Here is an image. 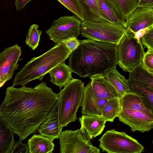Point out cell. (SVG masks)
<instances>
[{"label": "cell", "mask_w": 153, "mask_h": 153, "mask_svg": "<svg viewBox=\"0 0 153 153\" xmlns=\"http://www.w3.org/2000/svg\"><path fill=\"white\" fill-rule=\"evenodd\" d=\"M58 100V94L45 82L34 88L8 87L0 105V117L22 141L36 132Z\"/></svg>", "instance_id": "obj_1"}, {"label": "cell", "mask_w": 153, "mask_h": 153, "mask_svg": "<svg viewBox=\"0 0 153 153\" xmlns=\"http://www.w3.org/2000/svg\"><path fill=\"white\" fill-rule=\"evenodd\" d=\"M69 56L68 67L79 77L91 78L103 75L117 64V45L88 39Z\"/></svg>", "instance_id": "obj_2"}, {"label": "cell", "mask_w": 153, "mask_h": 153, "mask_svg": "<svg viewBox=\"0 0 153 153\" xmlns=\"http://www.w3.org/2000/svg\"><path fill=\"white\" fill-rule=\"evenodd\" d=\"M71 53L63 42L56 44L45 53L28 62L15 75L12 86H25L36 79L42 81L44 76L51 69L65 62Z\"/></svg>", "instance_id": "obj_3"}, {"label": "cell", "mask_w": 153, "mask_h": 153, "mask_svg": "<svg viewBox=\"0 0 153 153\" xmlns=\"http://www.w3.org/2000/svg\"><path fill=\"white\" fill-rule=\"evenodd\" d=\"M84 82L73 78L58 94V118L59 126H67L77 118L78 110L81 106L85 89Z\"/></svg>", "instance_id": "obj_4"}, {"label": "cell", "mask_w": 153, "mask_h": 153, "mask_svg": "<svg viewBox=\"0 0 153 153\" xmlns=\"http://www.w3.org/2000/svg\"><path fill=\"white\" fill-rule=\"evenodd\" d=\"M127 32L123 26L105 21L96 22L85 19L81 22L80 28V33L84 37L117 45Z\"/></svg>", "instance_id": "obj_5"}, {"label": "cell", "mask_w": 153, "mask_h": 153, "mask_svg": "<svg viewBox=\"0 0 153 153\" xmlns=\"http://www.w3.org/2000/svg\"><path fill=\"white\" fill-rule=\"evenodd\" d=\"M145 48L140 40L127 31L117 46V64L124 72H131L141 63Z\"/></svg>", "instance_id": "obj_6"}, {"label": "cell", "mask_w": 153, "mask_h": 153, "mask_svg": "<svg viewBox=\"0 0 153 153\" xmlns=\"http://www.w3.org/2000/svg\"><path fill=\"white\" fill-rule=\"evenodd\" d=\"M99 148L108 153H141L144 146L124 132L107 130L98 140Z\"/></svg>", "instance_id": "obj_7"}, {"label": "cell", "mask_w": 153, "mask_h": 153, "mask_svg": "<svg viewBox=\"0 0 153 153\" xmlns=\"http://www.w3.org/2000/svg\"><path fill=\"white\" fill-rule=\"evenodd\" d=\"M60 153H100V149L91 143L81 126L75 131L66 130L59 138Z\"/></svg>", "instance_id": "obj_8"}, {"label": "cell", "mask_w": 153, "mask_h": 153, "mask_svg": "<svg viewBox=\"0 0 153 153\" xmlns=\"http://www.w3.org/2000/svg\"><path fill=\"white\" fill-rule=\"evenodd\" d=\"M81 22L74 15L61 16L53 21L46 33L51 40L57 44L70 37L77 38L80 35Z\"/></svg>", "instance_id": "obj_9"}, {"label": "cell", "mask_w": 153, "mask_h": 153, "mask_svg": "<svg viewBox=\"0 0 153 153\" xmlns=\"http://www.w3.org/2000/svg\"><path fill=\"white\" fill-rule=\"evenodd\" d=\"M119 121L129 126L132 132H148L153 128V117L129 108H122L118 117Z\"/></svg>", "instance_id": "obj_10"}, {"label": "cell", "mask_w": 153, "mask_h": 153, "mask_svg": "<svg viewBox=\"0 0 153 153\" xmlns=\"http://www.w3.org/2000/svg\"><path fill=\"white\" fill-rule=\"evenodd\" d=\"M21 47L17 44L5 48L0 52V79L7 76L12 77L14 72L19 64L18 62L22 58Z\"/></svg>", "instance_id": "obj_11"}, {"label": "cell", "mask_w": 153, "mask_h": 153, "mask_svg": "<svg viewBox=\"0 0 153 153\" xmlns=\"http://www.w3.org/2000/svg\"><path fill=\"white\" fill-rule=\"evenodd\" d=\"M152 25L153 8L137 7L127 17L124 27L134 33Z\"/></svg>", "instance_id": "obj_12"}, {"label": "cell", "mask_w": 153, "mask_h": 153, "mask_svg": "<svg viewBox=\"0 0 153 153\" xmlns=\"http://www.w3.org/2000/svg\"><path fill=\"white\" fill-rule=\"evenodd\" d=\"M47 117L46 119L39 125L37 130L39 134L53 141L59 138L63 128L61 127L59 124L58 100Z\"/></svg>", "instance_id": "obj_13"}, {"label": "cell", "mask_w": 153, "mask_h": 153, "mask_svg": "<svg viewBox=\"0 0 153 153\" xmlns=\"http://www.w3.org/2000/svg\"><path fill=\"white\" fill-rule=\"evenodd\" d=\"M108 100L100 98L93 91L90 83L85 88L81 105L82 115L102 117L101 110Z\"/></svg>", "instance_id": "obj_14"}, {"label": "cell", "mask_w": 153, "mask_h": 153, "mask_svg": "<svg viewBox=\"0 0 153 153\" xmlns=\"http://www.w3.org/2000/svg\"><path fill=\"white\" fill-rule=\"evenodd\" d=\"M100 13L104 20L123 26L126 18L113 0H98Z\"/></svg>", "instance_id": "obj_15"}, {"label": "cell", "mask_w": 153, "mask_h": 153, "mask_svg": "<svg viewBox=\"0 0 153 153\" xmlns=\"http://www.w3.org/2000/svg\"><path fill=\"white\" fill-rule=\"evenodd\" d=\"M90 78L92 89L99 97L108 100L120 97L114 87L103 75L96 76Z\"/></svg>", "instance_id": "obj_16"}, {"label": "cell", "mask_w": 153, "mask_h": 153, "mask_svg": "<svg viewBox=\"0 0 153 153\" xmlns=\"http://www.w3.org/2000/svg\"><path fill=\"white\" fill-rule=\"evenodd\" d=\"M81 126L90 139L100 134L103 131L106 121L102 117L83 115L78 120Z\"/></svg>", "instance_id": "obj_17"}, {"label": "cell", "mask_w": 153, "mask_h": 153, "mask_svg": "<svg viewBox=\"0 0 153 153\" xmlns=\"http://www.w3.org/2000/svg\"><path fill=\"white\" fill-rule=\"evenodd\" d=\"M27 144L29 153H52L55 146L53 140L40 134H34Z\"/></svg>", "instance_id": "obj_18"}, {"label": "cell", "mask_w": 153, "mask_h": 153, "mask_svg": "<svg viewBox=\"0 0 153 153\" xmlns=\"http://www.w3.org/2000/svg\"><path fill=\"white\" fill-rule=\"evenodd\" d=\"M114 67L103 76L114 87L121 97L131 92L128 79L121 75Z\"/></svg>", "instance_id": "obj_19"}, {"label": "cell", "mask_w": 153, "mask_h": 153, "mask_svg": "<svg viewBox=\"0 0 153 153\" xmlns=\"http://www.w3.org/2000/svg\"><path fill=\"white\" fill-rule=\"evenodd\" d=\"M72 73L68 66L63 62L54 67L48 73L50 75L51 82L61 89L73 78Z\"/></svg>", "instance_id": "obj_20"}, {"label": "cell", "mask_w": 153, "mask_h": 153, "mask_svg": "<svg viewBox=\"0 0 153 153\" xmlns=\"http://www.w3.org/2000/svg\"><path fill=\"white\" fill-rule=\"evenodd\" d=\"M14 130L0 118V153H11L15 143Z\"/></svg>", "instance_id": "obj_21"}, {"label": "cell", "mask_w": 153, "mask_h": 153, "mask_svg": "<svg viewBox=\"0 0 153 153\" xmlns=\"http://www.w3.org/2000/svg\"><path fill=\"white\" fill-rule=\"evenodd\" d=\"M122 108H129L141 112L153 117V112L145 105L141 98L132 92L126 94L120 98Z\"/></svg>", "instance_id": "obj_22"}, {"label": "cell", "mask_w": 153, "mask_h": 153, "mask_svg": "<svg viewBox=\"0 0 153 153\" xmlns=\"http://www.w3.org/2000/svg\"><path fill=\"white\" fill-rule=\"evenodd\" d=\"M128 80L131 92L139 96L146 107L153 112V89L136 81Z\"/></svg>", "instance_id": "obj_23"}, {"label": "cell", "mask_w": 153, "mask_h": 153, "mask_svg": "<svg viewBox=\"0 0 153 153\" xmlns=\"http://www.w3.org/2000/svg\"><path fill=\"white\" fill-rule=\"evenodd\" d=\"M85 19L92 22L105 21L100 13L98 0H77Z\"/></svg>", "instance_id": "obj_24"}, {"label": "cell", "mask_w": 153, "mask_h": 153, "mask_svg": "<svg viewBox=\"0 0 153 153\" xmlns=\"http://www.w3.org/2000/svg\"><path fill=\"white\" fill-rule=\"evenodd\" d=\"M129 79L136 81L153 89V74L149 71L142 63L129 72Z\"/></svg>", "instance_id": "obj_25"}, {"label": "cell", "mask_w": 153, "mask_h": 153, "mask_svg": "<svg viewBox=\"0 0 153 153\" xmlns=\"http://www.w3.org/2000/svg\"><path fill=\"white\" fill-rule=\"evenodd\" d=\"M120 97L108 99L101 110L102 117L107 121L113 122L120 114L122 107Z\"/></svg>", "instance_id": "obj_26"}, {"label": "cell", "mask_w": 153, "mask_h": 153, "mask_svg": "<svg viewBox=\"0 0 153 153\" xmlns=\"http://www.w3.org/2000/svg\"><path fill=\"white\" fill-rule=\"evenodd\" d=\"M38 27V25L36 24L31 25L26 36L25 43L33 50L38 47L42 32Z\"/></svg>", "instance_id": "obj_27"}, {"label": "cell", "mask_w": 153, "mask_h": 153, "mask_svg": "<svg viewBox=\"0 0 153 153\" xmlns=\"http://www.w3.org/2000/svg\"><path fill=\"white\" fill-rule=\"evenodd\" d=\"M82 22L85 19L82 9L77 0H57Z\"/></svg>", "instance_id": "obj_28"}, {"label": "cell", "mask_w": 153, "mask_h": 153, "mask_svg": "<svg viewBox=\"0 0 153 153\" xmlns=\"http://www.w3.org/2000/svg\"><path fill=\"white\" fill-rule=\"evenodd\" d=\"M126 19L137 7L138 0H113Z\"/></svg>", "instance_id": "obj_29"}, {"label": "cell", "mask_w": 153, "mask_h": 153, "mask_svg": "<svg viewBox=\"0 0 153 153\" xmlns=\"http://www.w3.org/2000/svg\"><path fill=\"white\" fill-rule=\"evenodd\" d=\"M153 50L148 49L144 53L141 63L144 67L150 73L153 74Z\"/></svg>", "instance_id": "obj_30"}, {"label": "cell", "mask_w": 153, "mask_h": 153, "mask_svg": "<svg viewBox=\"0 0 153 153\" xmlns=\"http://www.w3.org/2000/svg\"><path fill=\"white\" fill-rule=\"evenodd\" d=\"M140 40L145 47L147 49L153 50V27L141 37Z\"/></svg>", "instance_id": "obj_31"}, {"label": "cell", "mask_w": 153, "mask_h": 153, "mask_svg": "<svg viewBox=\"0 0 153 153\" xmlns=\"http://www.w3.org/2000/svg\"><path fill=\"white\" fill-rule=\"evenodd\" d=\"M63 42L71 52L75 50L79 45V41L77 37H70L64 40Z\"/></svg>", "instance_id": "obj_32"}, {"label": "cell", "mask_w": 153, "mask_h": 153, "mask_svg": "<svg viewBox=\"0 0 153 153\" xmlns=\"http://www.w3.org/2000/svg\"><path fill=\"white\" fill-rule=\"evenodd\" d=\"M28 152V145L25 143H22V140H19L15 143L11 153H27Z\"/></svg>", "instance_id": "obj_33"}, {"label": "cell", "mask_w": 153, "mask_h": 153, "mask_svg": "<svg viewBox=\"0 0 153 153\" xmlns=\"http://www.w3.org/2000/svg\"><path fill=\"white\" fill-rule=\"evenodd\" d=\"M32 0H15V5L16 10H21L28 2Z\"/></svg>", "instance_id": "obj_34"}, {"label": "cell", "mask_w": 153, "mask_h": 153, "mask_svg": "<svg viewBox=\"0 0 153 153\" xmlns=\"http://www.w3.org/2000/svg\"><path fill=\"white\" fill-rule=\"evenodd\" d=\"M137 7L153 8V0H140L138 2Z\"/></svg>", "instance_id": "obj_35"}, {"label": "cell", "mask_w": 153, "mask_h": 153, "mask_svg": "<svg viewBox=\"0 0 153 153\" xmlns=\"http://www.w3.org/2000/svg\"><path fill=\"white\" fill-rule=\"evenodd\" d=\"M152 27H153V25L141 29L137 32L133 33L134 34L135 37L139 41L140 40L141 37Z\"/></svg>", "instance_id": "obj_36"}, {"label": "cell", "mask_w": 153, "mask_h": 153, "mask_svg": "<svg viewBox=\"0 0 153 153\" xmlns=\"http://www.w3.org/2000/svg\"><path fill=\"white\" fill-rule=\"evenodd\" d=\"M11 78L9 76H5L0 79V88L2 86L5 82L9 80Z\"/></svg>", "instance_id": "obj_37"}, {"label": "cell", "mask_w": 153, "mask_h": 153, "mask_svg": "<svg viewBox=\"0 0 153 153\" xmlns=\"http://www.w3.org/2000/svg\"><path fill=\"white\" fill-rule=\"evenodd\" d=\"M139 0H138V1H139Z\"/></svg>", "instance_id": "obj_38"}, {"label": "cell", "mask_w": 153, "mask_h": 153, "mask_svg": "<svg viewBox=\"0 0 153 153\" xmlns=\"http://www.w3.org/2000/svg\"><path fill=\"white\" fill-rule=\"evenodd\" d=\"M1 117H0V118Z\"/></svg>", "instance_id": "obj_39"}]
</instances>
